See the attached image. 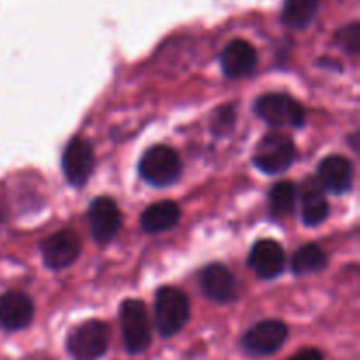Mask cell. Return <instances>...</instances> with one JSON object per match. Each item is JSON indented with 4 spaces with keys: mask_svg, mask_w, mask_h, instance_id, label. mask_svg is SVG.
<instances>
[{
    "mask_svg": "<svg viewBox=\"0 0 360 360\" xmlns=\"http://www.w3.org/2000/svg\"><path fill=\"white\" fill-rule=\"evenodd\" d=\"M190 320V301L185 292L174 287H162L155 299V322L162 338L181 333Z\"/></svg>",
    "mask_w": 360,
    "mask_h": 360,
    "instance_id": "6da1fadb",
    "label": "cell"
},
{
    "mask_svg": "<svg viewBox=\"0 0 360 360\" xmlns=\"http://www.w3.org/2000/svg\"><path fill=\"white\" fill-rule=\"evenodd\" d=\"M123 343L130 354H143L151 345V327L146 306L137 299H127L120 306Z\"/></svg>",
    "mask_w": 360,
    "mask_h": 360,
    "instance_id": "7a4b0ae2",
    "label": "cell"
},
{
    "mask_svg": "<svg viewBox=\"0 0 360 360\" xmlns=\"http://www.w3.org/2000/svg\"><path fill=\"white\" fill-rule=\"evenodd\" d=\"M139 174L153 186L172 185L181 176L179 155L172 148L162 144L150 148L144 151L139 162Z\"/></svg>",
    "mask_w": 360,
    "mask_h": 360,
    "instance_id": "3957f363",
    "label": "cell"
},
{
    "mask_svg": "<svg viewBox=\"0 0 360 360\" xmlns=\"http://www.w3.org/2000/svg\"><path fill=\"white\" fill-rule=\"evenodd\" d=\"M109 348V327L101 320H86L67 338V350L76 360H97Z\"/></svg>",
    "mask_w": 360,
    "mask_h": 360,
    "instance_id": "277c9868",
    "label": "cell"
},
{
    "mask_svg": "<svg viewBox=\"0 0 360 360\" xmlns=\"http://www.w3.org/2000/svg\"><path fill=\"white\" fill-rule=\"evenodd\" d=\"M295 158L294 141L283 134H269L255 148L253 162L266 174L285 172Z\"/></svg>",
    "mask_w": 360,
    "mask_h": 360,
    "instance_id": "5b68a950",
    "label": "cell"
},
{
    "mask_svg": "<svg viewBox=\"0 0 360 360\" xmlns=\"http://www.w3.org/2000/svg\"><path fill=\"white\" fill-rule=\"evenodd\" d=\"M255 111L271 127H301L304 108L287 94H266L255 102Z\"/></svg>",
    "mask_w": 360,
    "mask_h": 360,
    "instance_id": "8992f818",
    "label": "cell"
},
{
    "mask_svg": "<svg viewBox=\"0 0 360 360\" xmlns=\"http://www.w3.org/2000/svg\"><path fill=\"white\" fill-rule=\"evenodd\" d=\"M288 338V327L281 320H264L243 336V348L253 357H267L280 350Z\"/></svg>",
    "mask_w": 360,
    "mask_h": 360,
    "instance_id": "52a82bcc",
    "label": "cell"
},
{
    "mask_svg": "<svg viewBox=\"0 0 360 360\" xmlns=\"http://www.w3.org/2000/svg\"><path fill=\"white\" fill-rule=\"evenodd\" d=\"M81 253L79 238L70 229L55 232L41 243V255L49 269H65L77 260Z\"/></svg>",
    "mask_w": 360,
    "mask_h": 360,
    "instance_id": "ba28073f",
    "label": "cell"
},
{
    "mask_svg": "<svg viewBox=\"0 0 360 360\" xmlns=\"http://www.w3.org/2000/svg\"><path fill=\"white\" fill-rule=\"evenodd\" d=\"M88 221L95 241L101 245L112 241L122 229V213L118 204L111 197H98L90 204Z\"/></svg>",
    "mask_w": 360,
    "mask_h": 360,
    "instance_id": "9c48e42d",
    "label": "cell"
},
{
    "mask_svg": "<svg viewBox=\"0 0 360 360\" xmlns=\"http://www.w3.org/2000/svg\"><path fill=\"white\" fill-rule=\"evenodd\" d=\"M94 165L95 157L90 143L84 141L83 137H74L67 144L62 157L63 174L69 179L70 185L83 186L91 176V172H94Z\"/></svg>",
    "mask_w": 360,
    "mask_h": 360,
    "instance_id": "30bf717a",
    "label": "cell"
},
{
    "mask_svg": "<svg viewBox=\"0 0 360 360\" xmlns=\"http://www.w3.org/2000/svg\"><path fill=\"white\" fill-rule=\"evenodd\" d=\"M248 264L259 278L274 280L283 273L287 257H285V250L281 248L280 243L273 241V239H262V241L255 243V246L252 248Z\"/></svg>",
    "mask_w": 360,
    "mask_h": 360,
    "instance_id": "8fae6325",
    "label": "cell"
},
{
    "mask_svg": "<svg viewBox=\"0 0 360 360\" xmlns=\"http://www.w3.org/2000/svg\"><path fill=\"white\" fill-rule=\"evenodd\" d=\"M34 302L23 292L11 290L0 297V326L6 330H21L34 320Z\"/></svg>",
    "mask_w": 360,
    "mask_h": 360,
    "instance_id": "7c38bea8",
    "label": "cell"
},
{
    "mask_svg": "<svg viewBox=\"0 0 360 360\" xmlns=\"http://www.w3.org/2000/svg\"><path fill=\"white\" fill-rule=\"evenodd\" d=\"M257 67V51L250 42L243 39L229 42L221 53V69L231 79H241L250 76Z\"/></svg>",
    "mask_w": 360,
    "mask_h": 360,
    "instance_id": "4fadbf2b",
    "label": "cell"
},
{
    "mask_svg": "<svg viewBox=\"0 0 360 360\" xmlns=\"http://www.w3.org/2000/svg\"><path fill=\"white\" fill-rule=\"evenodd\" d=\"M200 288L214 302H231L236 297V278L224 264H210L200 273Z\"/></svg>",
    "mask_w": 360,
    "mask_h": 360,
    "instance_id": "5bb4252c",
    "label": "cell"
},
{
    "mask_svg": "<svg viewBox=\"0 0 360 360\" xmlns=\"http://www.w3.org/2000/svg\"><path fill=\"white\" fill-rule=\"evenodd\" d=\"M320 183L326 186L329 192L341 195L352 188L354 181V165L348 158L341 155H330L323 158L319 165Z\"/></svg>",
    "mask_w": 360,
    "mask_h": 360,
    "instance_id": "9a60e30c",
    "label": "cell"
},
{
    "mask_svg": "<svg viewBox=\"0 0 360 360\" xmlns=\"http://www.w3.org/2000/svg\"><path fill=\"white\" fill-rule=\"evenodd\" d=\"M181 218V210L172 200H160L144 210L141 217V225L150 234H158V232L169 231L176 227Z\"/></svg>",
    "mask_w": 360,
    "mask_h": 360,
    "instance_id": "2e32d148",
    "label": "cell"
},
{
    "mask_svg": "<svg viewBox=\"0 0 360 360\" xmlns=\"http://www.w3.org/2000/svg\"><path fill=\"white\" fill-rule=\"evenodd\" d=\"M327 217H329V202L319 185L313 179H308L302 188V221L308 227H315L322 224Z\"/></svg>",
    "mask_w": 360,
    "mask_h": 360,
    "instance_id": "e0dca14e",
    "label": "cell"
},
{
    "mask_svg": "<svg viewBox=\"0 0 360 360\" xmlns=\"http://www.w3.org/2000/svg\"><path fill=\"white\" fill-rule=\"evenodd\" d=\"M320 0H285L283 23L294 30H302L315 20Z\"/></svg>",
    "mask_w": 360,
    "mask_h": 360,
    "instance_id": "ac0fdd59",
    "label": "cell"
},
{
    "mask_svg": "<svg viewBox=\"0 0 360 360\" xmlns=\"http://www.w3.org/2000/svg\"><path fill=\"white\" fill-rule=\"evenodd\" d=\"M292 271L297 276L302 274H311L319 273V271L326 269L327 266V255L319 245H304L294 253L292 257Z\"/></svg>",
    "mask_w": 360,
    "mask_h": 360,
    "instance_id": "d6986e66",
    "label": "cell"
},
{
    "mask_svg": "<svg viewBox=\"0 0 360 360\" xmlns=\"http://www.w3.org/2000/svg\"><path fill=\"white\" fill-rule=\"evenodd\" d=\"M295 197H297V188H295L294 183L283 181L273 186L269 193V204L274 217L285 218L294 213Z\"/></svg>",
    "mask_w": 360,
    "mask_h": 360,
    "instance_id": "ffe728a7",
    "label": "cell"
},
{
    "mask_svg": "<svg viewBox=\"0 0 360 360\" xmlns=\"http://www.w3.org/2000/svg\"><path fill=\"white\" fill-rule=\"evenodd\" d=\"M338 44L350 55H357L360 49V27L359 23H352L338 32Z\"/></svg>",
    "mask_w": 360,
    "mask_h": 360,
    "instance_id": "44dd1931",
    "label": "cell"
},
{
    "mask_svg": "<svg viewBox=\"0 0 360 360\" xmlns=\"http://www.w3.org/2000/svg\"><path fill=\"white\" fill-rule=\"evenodd\" d=\"M236 122V111L231 104L221 105V108L217 109L213 116V132L217 136H224V134H229L234 127Z\"/></svg>",
    "mask_w": 360,
    "mask_h": 360,
    "instance_id": "7402d4cb",
    "label": "cell"
},
{
    "mask_svg": "<svg viewBox=\"0 0 360 360\" xmlns=\"http://www.w3.org/2000/svg\"><path fill=\"white\" fill-rule=\"evenodd\" d=\"M288 360H323V355L316 348H302V350H299L294 357Z\"/></svg>",
    "mask_w": 360,
    "mask_h": 360,
    "instance_id": "603a6c76",
    "label": "cell"
}]
</instances>
